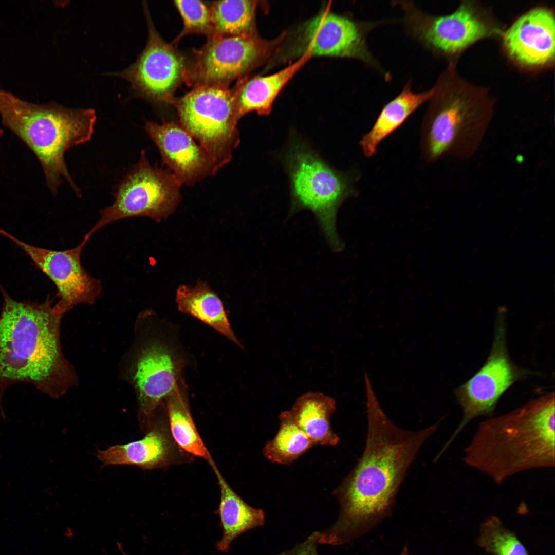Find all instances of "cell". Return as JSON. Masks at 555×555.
<instances>
[{
    "mask_svg": "<svg viewBox=\"0 0 555 555\" xmlns=\"http://www.w3.org/2000/svg\"><path fill=\"white\" fill-rule=\"evenodd\" d=\"M367 434L364 451L337 489V522L320 534L321 543L341 544L367 532L391 513L407 471L439 422L418 431L404 430L382 409L367 374L364 375Z\"/></svg>",
    "mask_w": 555,
    "mask_h": 555,
    "instance_id": "obj_1",
    "label": "cell"
},
{
    "mask_svg": "<svg viewBox=\"0 0 555 555\" xmlns=\"http://www.w3.org/2000/svg\"><path fill=\"white\" fill-rule=\"evenodd\" d=\"M0 314V412L8 387L28 383L58 397L76 382L72 366L63 356L60 342L63 315L53 310L48 297L43 303L19 301L1 288Z\"/></svg>",
    "mask_w": 555,
    "mask_h": 555,
    "instance_id": "obj_2",
    "label": "cell"
},
{
    "mask_svg": "<svg viewBox=\"0 0 555 555\" xmlns=\"http://www.w3.org/2000/svg\"><path fill=\"white\" fill-rule=\"evenodd\" d=\"M554 392L482 422L462 460L496 484L517 473L555 465Z\"/></svg>",
    "mask_w": 555,
    "mask_h": 555,
    "instance_id": "obj_3",
    "label": "cell"
},
{
    "mask_svg": "<svg viewBox=\"0 0 555 555\" xmlns=\"http://www.w3.org/2000/svg\"><path fill=\"white\" fill-rule=\"evenodd\" d=\"M452 61L434 86L421 130V148L429 162L446 155L471 158L492 120L495 102L485 88L461 78Z\"/></svg>",
    "mask_w": 555,
    "mask_h": 555,
    "instance_id": "obj_4",
    "label": "cell"
},
{
    "mask_svg": "<svg viewBox=\"0 0 555 555\" xmlns=\"http://www.w3.org/2000/svg\"><path fill=\"white\" fill-rule=\"evenodd\" d=\"M0 115L3 124L35 154L53 195L58 192L62 177L75 192L79 191L67 169L64 154L90 140L96 120L93 109L33 103L0 89Z\"/></svg>",
    "mask_w": 555,
    "mask_h": 555,
    "instance_id": "obj_5",
    "label": "cell"
},
{
    "mask_svg": "<svg viewBox=\"0 0 555 555\" xmlns=\"http://www.w3.org/2000/svg\"><path fill=\"white\" fill-rule=\"evenodd\" d=\"M291 193V211L307 209L314 214L331 247L342 244L336 230L338 209L357 194L358 175L339 172L327 164L300 137L292 135L285 155Z\"/></svg>",
    "mask_w": 555,
    "mask_h": 555,
    "instance_id": "obj_6",
    "label": "cell"
},
{
    "mask_svg": "<svg viewBox=\"0 0 555 555\" xmlns=\"http://www.w3.org/2000/svg\"><path fill=\"white\" fill-rule=\"evenodd\" d=\"M234 88L207 86L193 89L172 104L180 124L206 151L218 169L228 163L237 146Z\"/></svg>",
    "mask_w": 555,
    "mask_h": 555,
    "instance_id": "obj_7",
    "label": "cell"
},
{
    "mask_svg": "<svg viewBox=\"0 0 555 555\" xmlns=\"http://www.w3.org/2000/svg\"><path fill=\"white\" fill-rule=\"evenodd\" d=\"M181 185L172 173L152 165L143 150L138 163L120 183L110 206L100 211V219L84 236L89 238L105 225L135 216L157 221L167 218L181 201Z\"/></svg>",
    "mask_w": 555,
    "mask_h": 555,
    "instance_id": "obj_8",
    "label": "cell"
},
{
    "mask_svg": "<svg viewBox=\"0 0 555 555\" xmlns=\"http://www.w3.org/2000/svg\"><path fill=\"white\" fill-rule=\"evenodd\" d=\"M284 37L267 41L253 32L208 39L188 66L184 82L193 88L228 87L267 59Z\"/></svg>",
    "mask_w": 555,
    "mask_h": 555,
    "instance_id": "obj_9",
    "label": "cell"
},
{
    "mask_svg": "<svg viewBox=\"0 0 555 555\" xmlns=\"http://www.w3.org/2000/svg\"><path fill=\"white\" fill-rule=\"evenodd\" d=\"M131 368L141 428L147 430L160 403L184 383V358L177 348L157 331L146 336L135 351Z\"/></svg>",
    "mask_w": 555,
    "mask_h": 555,
    "instance_id": "obj_10",
    "label": "cell"
},
{
    "mask_svg": "<svg viewBox=\"0 0 555 555\" xmlns=\"http://www.w3.org/2000/svg\"><path fill=\"white\" fill-rule=\"evenodd\" d=\"M506 308L497 309L494 339L489 356L482 367L454 391L463 417L443 449L473 419L491 414L504 393L527 374V371L511 361L506 341Z\"/></svg>",
    "mask_w": 555,
    "mask_h": 555,
    "instance_id": "obj_11",
    "label": "cell"
},
{
    "mask_svg": "<svg viewBox=\"0 0 555 555\" xmlns=\"http://www.w3.org/2000/svg\"><path fill=\"white\" fill-rule=\"evenodd\" d=\"M409 32L432 50L446 55L460 53L474 43L499 35L494 25L477 5L465 2L445 15L427 14L411 3H402Z\"/></svg>",
    "mask_w": 555,
    "mask_h": 555,
    "instance_id": "obj_12",
    "label": "cell"
},
{
    "mask_svg": "<svg viewBox=\"0 0 555 555\" xmlns=\"http://www.w3.org/2000/svg\"><path fill=\"white\" fill-rule=\"evenodd\" d=\"M0 233L22 249L54 284L59 298L53 306L55 313L63 315L78 304H92L100 294V280L92 276L81 264L86 243L84 240L71 249L54 250L28 244L3 230Z\"/></svg>",
    "mask_w": 555,
    "mask_h": 555,
    "instance_id": "obj_13",
    "label": "cell"
},
{
    "mask_svg": "<svg viewBox=\"0 0 555 555\" xmlns=\"http://www.w3.org/2000/svg\"><path fill=\"white\" fill-rule=\"evenodd\" d=\"M148 39L136 61L113 75L128 81L136 92L148 100L172 104L174 94L184 81L188 68L184 58L158 33L146 12Z\"/></svg>",
    "mask_w": 555,
    "mask_h": 555,
    "instance_id": "obj_14",
    "label": "cell"
},
{
    "mask_svg": "<svg viewBox=\"0 0 555 555\" xmlns=\"http://www.w3.org/2000/svg\"><path fill=\"white\" fill-rule=\"evenodd\" d=\"M144 129L181 186H193L217 171L206 151L180 124L147 121Z\"/></svg>",
    "mask_w": 555,
    "mask_h": 555,
    "instance_id": "obj_15",
    "label": "cell"
},
{
    "mask_svg": "<svg viewBox=\"0 0 555 555\" xmlns=\"http://www.w3.org/2000/svg\"><path fill=\"white\" fill-rule=\"evenodd\" d=\"M499 36L509 57L522 66L542 67L554 61L555 20L549 8L530 9Z\"/></svg>",
    "mask_w": 555,
    "mask_h": 555,
    "instance_id": "obj_16",
    "label": "cell"
},
{
    "mask_svg": "<svg viewBox=\"0 0 555 555\" xmlns=\"http://www.w3.org/2000/svg\"><path fill=\"white\" fill-rule=\"evenodd\" d=\"M303 38L304 53L308 52L312 57L351 58L371 64L375 63L361 25L328 10L305 24Z\"/></svg>",
    "mask_w": 555,
    "mask_h": 555,
    "instance_id": "obj_17",
    "label": "cell"
},
{
    "mask_svg": "<svg viewBox=\"0 0 555 555\" xmlns=\"http://www.w3.org/2000/svg\"><path fill=\"white\" fill-rule=\"evenodd\" d=\"M175 443L164 424L154 420L143 438L99 450L97 457L104 466L127 465L153 469L173 460Z\"/></svg>",
    "mask_w": 555,
    "mask_h": 555,
    "instance_id": "obj_18",
    "label": "cell"
},
{
    "mask_svg": "<svg viewBox=\"0 0 555 555\" xmlns=\"http://www.w3.org/2000/svg\"><path fill=\"white\" fill-rule=\"evenodd\" d=\"M311 57L310 53L306 52L296 62L276 73L251 79L245 76L239 79L233 87L235 123L237 124L241 118L249 112L268 115L282 89Z\"/></svg>",
    "mask_w": 555,
    "mask_h": 555,
    "instance_id": "obj_19",
    "label": "cell"
},
{
    "mask_svg": "<svg viewBox=\"0 0 555 555\" xmlns=\"http://www.w3.org/2000/svg\"><path fill=\"white\" fill-rule=\"evenodd\" d=\"M209 463L214 471L220 489V502L216 513L220 520L222 536L216 547L218 551L227 552L236 538L263 525L265 514L263 510L251 507L233 491L213 460Z\"/></svg>",
    "mask_w": 555,
    "mask_h": 555,
    "instance_id": "obj_20",
    "label": "cell"
},
{
    "mask_svg": "<svg viewBox=\"0 0 555 555\" xmlns=\"http://www.w3.org/2000/svg\"><path fill=\"white\" fill-rule=\"evenodd\" d=\"M336 410L333 398L310 391L298 398L287 412L314 445L335 446L340 438L331 428L330 417Z\"/></svg>",
    "mask_w": 555,
    "mask_h": 555,
    "instance_id": "obj_21",
    "label": "cell"
},
{
    "mask_svg": "<svg viewBox=\"0 0 555 555\" xmlns=\"http://www.w3.org/2000/svg\"><path fill=\"white\" fill-rule=\"evenodd\" d=\"M176 302L180 312L196 318L243 348L221 300L207 283L199 282L194 286L180 285L176 290Z\"/></svg>",
    "mask_w": 555,
    "mask_h": 555,
    "instance_id": "obj_22",
    "label": "cell"
},
{
    "mask_svg": "<svg viewBox=\"0 0 555 555\" xmlns=\"http://www.w3.org/2000/svg\"><path fill=\"white\" fill-rule=\"evenodd\" d=\"M434 92V87L427 91L414 92L411 83H407L401 92L383 106L372 128L362 137L359 144L365 156L370 157L374 155L381 141L423 103L430 100Z\"/></svg>",
    "mask_w": 555,
    "mask_h": 555,
    "instance_id": "obj_23",
    "label": "cell"
},
{
    "mask_svg": "<svg viewBox=\"0 0 555 555\" xmlns=\"http://www.w3.org/2000/svg\"><path fill=\"white\" fill-rule=\"evenodd\" d=\"M170 433L180 448L210 462L212 459L192 418L184 391V383L177 387L165 399Z\"/></svg>",
    "mask_w": 555,
    "mask_h": 555,
    "instance_id": "obj_24",
    "label": "cell"
},
{
    "mask_svg": "<svg viewBox=\"0 0 555 555\" xmlns=\"http://www.w3.org/2000/svg\"><path fill=\"white\" fill-rule=\"evenodd\" d=\"M257 2L249 0L213 2L209 7L212 31L208 39L255 32L254 19Z\"/></svg>",
    "mask_w": 555,
    "mask_h": 555,
    "instance_id": "obj_25",
    "label": "cell"
},
{
    "mask_svg": "<svg viewBox=\"0 0 555 555\" xmlns=\"http://www.w3.org/2000/svg\"><path fill=\"white\" fill-rule=\"evenodd\" d=\"M279 418L278 432L273 438L267 442L263 453L272 462L289 465L314 445L290 418L287 411L282 412Z\"/></svg>",
    "mask_w": 555,
    "mask_h": 555,
    "instance_id": "obj_26",
    "label": "cell"
},
{
    "mask_svg": "<svg viewBox=\"0 0 555 555\" xmlns=\"http://www.w3.org/2000/svg\"><path fill=\"white\" fill-rule=\"evenodd\" d=\"M477 545L492 555H529L516 535L497 516L485 519L479 528Z\"/></svg>",
    "mask_w": 555,
    "mask_h": 555,
    "instance_id": "obj_27",
    "label": "cell"
},
{
    "mask_svg": "<svg viewBox=\"0 0 555 555\" xmlns=\"http://www.w3.org/2000/svg\"><path fill=\"white\" fill-rule=\"evenodd\" d=\"M174 3L183 23V29L175 43L190 33L202 34L208 38L210 36L212 26L209 7L198 0L175 1Z\"/></svg>",
    "mask_w": 555,
    "mask_h": 555,
    "instance_id": "obj_28",
    "label": "cell"
},
{
    "mask_svg": "<svg viewBox=\"0 0 555 555\" xmlns=\"http://www.w3.org/2000/svg\"><path fill=\"white\" fill-rule=\"evenodd\" d=\"M317 541V533L312 535L304 544L297 555H317L315 542Z\"/></svg>",
    "mask_w": 555,
    "mask_h": 555,
    "instance_id": "obj_29",
    "label": "cell"
},
{
    "mask_svg": "<svg viewBox=\"0 0 555 555\" xmlns=\"http://www.w3.org/2000/svg\"><path fill=\"white\" fill-rule=\"evenodd\" d=\"M117 546H118V548L119 549L120 551H121V552L122 553V555H127V553H126V552H125V551L124 550V549H123V547H122V545L121 544V543H117Z\"/></svg>",
    "mask_w": 555,
    "mask_h": 555,
    "instance_id": "obj_30",
    "label": "cell"
},
{
    "mask_svg": "<svg viewBox=\"0 0 555 555\" xmlns=\"http://www.w3.org/2000/svg\"><path fill=\"white\" fill-rule=\"evenodd\" d=\"M3 131L1 128H0V136H1L3 135Z\"/></svg>",
    "mask_w": 555,
    "mask_h": 555,
    "instance_id": "obj_31",
    "label": "cell"
}]
</instances>
